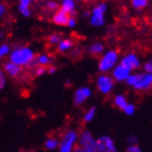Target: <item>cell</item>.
Listing matches in <instances>:
<instances>
[{"mask_svg": "<svg viewBox=\"0 0 152 152\" xmlns=\"http://www.w3.org/2000/svg\"><path fill=\"white\" fill-rule=\"evenodd\" d=\"M133 71L128 69L126 65H124L123 63H117L115 66L112 69L111 71V76L113 77L114 82L115 83H123L126 80V78L128 77L130 73Z\"/></svg>", "mask_w": 152, "mask_h": 152, "instance_id": "9", "label": "cell"}, {"mask_svg": "<svg viewBox=\"0 0 152 152\" xmlns=\"http://www.w3.org/2000/svg\"><path fill=\"white\" fill-rule=\"evenodd\" d=\"M127 152H141V148L138 146V143H129V146L127 147Z\"/></svg>", "mask_w": 152, "mask_h": 152, "instance_id": "31", "label": "cell"}, {"mask_svg": "<svg viewBox=\"0 0 152 152\" xmlns=\"http://www.w3.org/2000/svg\"><path fill=\"white\" fill-rule=\"evenodd\" d=\"M59 9L63 10L64 12L69 13L70 15H74L77 9L76 0H61V2L59 3Z\"/></svg>", "mask_w": 152, "mask_h": 152, "instance_id": "15", "label": "cell"}, {"mask_svg": "<svg viewBox=\"0 0 152 152\" xmlns=\"http://www.w3.org/2000/svg\"><path fill=\"white\" fill-rule=\"evenodd\" d=\"M3 72L6 73V75L10 76L12 78H18L22 73V66L9 61L3 65Z\"/></svg>", "mask_w": 152, "mask_h": 152, "instance_id": "12", "label": "cell"}, {"mask_svg": "<svg viewBox=\"0 0 152 152\" xmlns=\"http://www.w3.org/2000/svg\"><path fill=\"white\" fill-rule=\"evenodd\" d=\"M138 137L136 135H134V134H130L129 136L127 137V141L128 143H138Z\"/></svg>", "mask_w": 152, "mask_h": 152, "instance_id": "33", "label": "cell"}, {"mask_svg": "<svg viewBox=\"0 0 152 152\" xmlns=\"http://www.w3.org/2000/svg\"><path fill=\"white\" fill-rule=\"evenodd\" d=\"M7 84V75L2 70H0V90H2L6 87Z\"/></svg>", "mask_w": 152, "mask_h": 152, "instance_id": "29", "label": "cell"}, {"mask_svg": "<svg viewBox=\"0 0 152 152\" xmlns=\"http://www.w3.org/2000/svg\"><path fill=\"white\" fill-rule=\"evenodd\" d=\"M47 73V66H42V65H36L35 69V76L36 77H41Z\"/></svg>", "mask_w": 152, "mask_h": 152, "instance_id": "28", "label": "cell"}, {"mask_svg": "<svg viewBox=\"0 0 152 152\" xmlns=\"http://www.w3.org/2000/svg\"><path fill=\"white\" fill-rule=\"evenodd\" d=\"M96 139L89 130H84L80 134H78V147H75V151L80 152H96Z\"/></svg>", "mask_w": 152, "mask_h": 152, "instance_id": "5", "label": "cell"}, {"mask_svg": "<svg viewBox=\"0 0 152 152\" xmlns=\"http://www.w3.org/2000/svg\"><path fill=\"white\" fill-rule=\"evenodd\" d=\"M142 70L143 72H146V73H151L152 74V59L148 60L146 63L142 64Z\"/></svg>", "mask_w": 152, "mask_h": 152, "instance_id": "30", "label": "cell"}, {"mask_svg": "<svg viewBox=\"0 0 152 152\" xmlns=\"http://www.w3.org/2000/svg\"><path fill=\"white\" fill-rule=\"evenodd\" d=\"M138 78H139V73H132L128 75V77L126 78L125 83H126L127 85L130 86V87H134V86L136 85L137 82H138Z\"/></svg>", "mask_w": 152, "mask_h": 152, "instance_id": "24", "label": "cell"}, {"mask_svg": "<svg viewBox=\"0 0 152 152\" xmlns=\"http://www.w3.org/2000/svg\"><path fill=\"white\" fill-rule=\"evenodd\" d=\"M92 96V90L88 86H82L74 91L73 103L76 107H80Z\"/></svg>", "mask_w": 152, "mask_h": 152, "instance_id": "8", "label": "cell"}, {"mask_svg": "<svg viewBox=\"0 0 152 152\" xmlns=\"http://www.w3.org/2000/svg\"><path fill=\"white\" fill-rule=\"evenodd\" d=\"M120 60V53L117 50H111L103 51V53L101 54V57L99 59L98 62V70L101 73H109L111 72Z\"/></svg>", "mask_w": 152, "mask_h": 152, "instance_id": "2", "label": "cell"}, {"mask_svg": "<svg viewBox=\"0 0 152 152\" xmlns=\"http://www.w3.org/2000/svg\"><path fill=\"white\" fill-rule=\"evenodd\" d=\"M3 37H4V32H3V31H0V39Z\"/></svg>", "mask_w": 152, "mask_h": 152, "instance_id": "37", "label": "cell"}, {"mask_svg": "<svg viewBox=\"0 0 152 152\" xmlns=\"http://www.w3.org/2000/svg\"><path fill=\"white\" fill-rule=\"evenodd\" d=\"M11 52V47L9 44H0V60H2L3 58H6L9 56Z\"/></svg>", "mask_w": 152, "mask_h": 152, "instance_id": "23", "label": "cell"}, {"mask_svg": "<svg viewBox=\"0 0 152 152\" xmlns=\"http://www.w3.org/2000/svg\"><path fill=\"white\" fill-rule=\"evenodd\" d=\"M6 13H7V6L4 3L0 2V19L6 15Z\"/></svg>", "mask_w": 152, "mask_h": 152, "instance_id": "34", "label": "cell"}, {"mask_svg": "<svg viewBox=\"0 0 152 152\" xmlns=\"http://www.w3.org/2000/svg\"><path fill=\"white\" fill-rule=\"evenodd\" d=\"M121 63L126 65L132 71H136L141 67V61H140L139 57L136 53H134V52L127 53L124 57L121 58Z\"/></svg>", "mask_w": 152, "mask_h": 152, "instance_id": "11", "label": "cell"}, {"mask_svg": "<svg viewBox=\"0 0 152 152\" xmlns=\"http://www.w3.org/2000/svg\"><path fill=\"white\" fill-rule=\"evenodd\" d=\"M61 39H62V36H61L60 34L52 33V34H50L49 37H48V42L50 45H52V46H57V45L60 42Z\"/></svg>", "mask_w": 152, "mask_h": 152, "instance_id": "25", "label": "cell"}, {"mask_svg": "<svg viewBox=\"0 0 152 152\" xmlns=\"http://www.w3.org/2000/svg\"><path fill=\"white\" fill-rule=\"evenodd\" d=\"M76 25H77V20H76V18L74 15H70L66 26L70 27V28H74V27H76Z\"/></svg>", "mask_w": 152, "mask_h": 152, "instance_id": "32", "label": "cell"}, {"mask_svg": "<svg viewBox=\"0 0 152 152\" xmlns=\"http://www.w3.org/2000/svg\"><path fill=\"white\" fill-rule=\"evenodd\" d=\"M37 0H20L19 7H18V10L21 15H23L24 18H28L32 14V9H31V6L33 4V2H35Z\"/></svg>", "mask_w": 152, "mask_h": 152, "instance_id": "14", "label": "cell"}, {"mask_svg": "<svg viewBox=\"0 0 152 152\" xmlns=\"http://www.w3.org/2000/svg\"><path fill=\"white\" fill-rule=\"evenodd\" d=\"M56 72H57V67L49 64V65H48V67H47V73L48 74H54Z\"/></svg>", "mask_w": 152, "mask_h": 152, "instance_id": "35", "label": "cell"}, {"mask_svg": "<svg viewBox=\"0 0 152 152\" xmlns=\"http://www.w3.org/2000/svg\"><path fill=\"white\" fill-rule=\"evenodd\" d=\"M78 140V133L74 129H69L62 135L59 139V148L60 152H72L75 149Z\"/></svg>", "mask_w": 152, "mask_h": 152, "instance_id": "4", "label": "cell"}, {"mask_svg": "<svg viewBox=\"0 0 152 152\" xmlns=\"http://www.w3.org/2000/svg\"><path fill=\"white\" fill-rule=\"evenodd\" d=\"M44 147L47 151L58 150V148H59V139L56 138V137H49V138H47V139L45 140Z\"/></svg>", "mask_w": 152, "mask_h": 152, "instance_id": "19", "label": "cell"}, {"mask_svg": "<svg viewBox=\"0 0 152 152\" xmlns=\"http://www.w3.org/2000/svg\"><path fill=\"white\" fill-rule=\"evenodd\" d=\"M127 103H128V100H127L125 95L118 94V95H116L113 98V104L115 105L117 109H120V110H123V109L126 107Z\"/></svg>", "mask_w": 152, "mask_h": 152, "instance_id": "20", "label": "cell"}, {"mask_svg": "<svg viewBox=\"0 0 152 152\" xmlns=\"http://www.w3.org/2000/svg\"><path fill=\"white\" fill-rule=\"evenodd\" d=\"M115 82L113 77L108 73H101L96 79V87L98 91L103 96L110 95L114 89Z\"/></svg>", "mask_w": 152, "mask_h": 152, "instance_id": "6", "label": "cell"}, {"mask_svg": "<svg viewBox=\"0 0 152 152\" xmlns=\"http://www.w3.org/2000/svg\"><path fill=\"white\" fill-rule=\"evenodd\" d=\"M73 47H74V42L70 38H62L60 40V42L57 45L58 51H59L60 53L69 52L70 50L73 49Z\"/></svg>", "mask_w": 152, "mask_h": 152, "instance_id": "16", "label": "cell"}, {"mask_svg": "<svg viewBox=\"0 0 152 152\" xmlns=\"http://www.w3.org/2000/svg\"><path fill=\"white\" fill-rule=\"evenodd\" d=\"M46 8L49 11H56V10L59 9V3L56 1V0H48L46 2Z\"/></svg>", "mask_w": 152, "mask_h": 152, "instance_id": "27", "label": "cell"}, {"mask_svg": "<svg viewBox=\"0 0 152 152\" xmlns=\"http://www.w3.org/2000/svg\"><path fill=\"white\" fill-rule=\"evenodd\" d=\"M96 113H97V108L96 107H91V108H89L87 111L85 112L84 114V116H83V121L85 122V123H90L94 121L96 116Z\"/></svg>", "mask_w": 152, "mask_h": 152, "instance_id": "21", "label": "cell"}, {"mask_svg": "<svg viewBox=\"0 0 152 152\" xmlns=\"http://www.w3.org/2000/svg\"><path fill=\"white\" fill-rule=\"evenodd\" d=\"M88 51L89 53L92 54V56H100L104 51V45L101 41H95L89 46Z\"/></svg>", "mask_w": 152, "mask_h": 152, "instance_id": "18", "label": "cell"}, {"mask_svg": "<svg viewBox=\"0 0 152 152\" xmlns=\"http://www.w3.org/2000/svg\"><path fill=\"white\" fill-rule=\"evenodd\" d=\"M137 91H146L152 88V74L151 73H139V78L137 84L133 87Z\"/></svg>", "mask_w": 152, "mask_h": 152, "instance_id": "10", "label": "cell"}, {"mask_svg": "<svg viewBox=\"0 0 152 152\" xmlns=\"http://www.w3.org/2000/svg\"><path fill=\"white\" fill-rule=\"evenodd\" d=\"M89 15H90V11H84L82 14V16L84 18V19H88Z\"/></svg>", "mask_w": 152, "mask_h": 152, "instance_id": "36", "label": "cell"}, {"mask_svg": "<svg viewBox=\"0 0 152 152\" xmlns=\"http://www.w3.org/2000/svg\"><path fill=\"white\" fill-rule=\"evenodd\" d=\"M52 62V58L47 53H40L39 56L35 57V60L33 62V65H42V66H48Z\"/></svg>", "mask_w": 152, "mask_h": 152, "instance_id": "17", "label": "cell"}, {"mask_svg": "<svg viewBox=\"0 0 152 152\" xmlns=\"http://www.w3.org/2000/svg\"><path fill=\"white\" fill-rule=\"evenodd\" d=\"M151 37H152V34H151Z\"/></svg>", "mask_w": 152, "mask_h": 152, "instance_id": "38", "label": "cell"}, {"mask_svg": "<svg viewBox=\"0 0 152 152\" xmlns=\"http://www.w3.org/2000/svg\"><path fill=\"white\" fill-rule=\"evenodd\" d=\"M117 148L113 138L108 135L99 137L96 142V152H116Z\"/></svg>", "mask_w": 152, "mask_h": 152, "instance_id": "7", "label": "cell"}, {"mask_svg": "<svg viewBox=\"0 0 152 152\" xmlns=\"http://www.w3.org/2000/svg\"><path fill=\"white\" fill-rule=\"evenodd\" d=\"M9 61L18 64L20 66H28L33 65V62L35 60V51L28 46H22V47L14 48L9 53Z\"/></svg>", "mask_w": 152, "mask_h": 152, "instance_id": "1", "label": "cell"}, {"mask_svg": "<svg viewBox=\"0 0 152 152\" xmlns=\"http://www.w3.org/2000/svg\"><path fill=\"white\" fill-rule=\"evenodd\" d=\"M130 4L135 10H143L148 7L149 0H130Z\"/></svg>", "mask_w": 152, "mask_h": 152, "instance_id": "22", "label": "cell"}, {"mask_svg": "<svg viewBox=\"0 0 152 152\" xmlns=\"http://www.w3.org/2000/svg\"><path fill=\"white\" fill-rule=\"evenodd\" d=\"M108 11V4L105 2L97 3L90 11L88 20L92 27H102L105 24V14Z\"/></svg>", "mask_w": 152, "mask_h": 152, "instance_id": "3", "label": "cell"}, {"mask_svg": "<svg viewBox=\"0 0 152 152\" xmlns=\"http://www.w3.org/2000/svg\"><path fill=\"white\" fill-rule=\"evenodd\" d=\"M122 111L126 114V115H128V116H133L134 114H135V112H136V107H135V104L128 102L126 104V107H125Z\"/></svg>", "mask_w": 152, "mask_h": 152, "instance_id": "26", "label": "cell"}, {"mask_svg": "<svg viewBox=\"0 0 152 152\" xmlns=\"http://www.w3.org/2000/svg\"><path fill=\"white\" fill-rule=\"evenodd\" d=\"M69 18H70L69 13L64 12L63 10L58 9L54 11L53 15H52V22L58 26H66Z\"/></svg>", "mask_w": 152, "mask_h": 152, "instance_id": "13", "label": "cell"}]
</instances>
